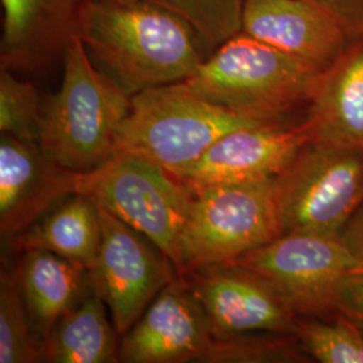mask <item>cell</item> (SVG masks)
I'll list each match as a JSON object with an SVG mask.
<instances>
[{"instance_id":"cell-1","label":"cell","mask_w":363,"mask_h":363,"mask_svg":"<svg viewBox=\"0 0 363 363\" xmlns=\"http://www.w3.org/2000/svg\"><path fill=\"white\" fill-rule=\"evenodd\" d=\"M76 35L130 97L182 82L206 60L194 27L143 0H84Z\"/></svg>"},{"instance_id":"cell-2","label":"cell","mask_w":363,"mask_h":363,"mask_svg":"<svg viewBox=\"0 0 363 363\" xmlns=\"http://www.w3.org/2000/svg\"><path fill=\"white\" fill-rule=\"evenodd\" d=\"M130 96L91 64L74 35L64 52L60 91L45 103L39 148L54 163L77 174L103 166L117 151V136Z\"/></svg>"},{"instance_id":"cell-3","label":"cell","mask_w":363,"mask_h":363,"mask_svg":"<svg viewBox=\"0 0 363 363\" xmlns=\"http://www.w3.org/2000/svg\"><path fill=\"white\" fill-rule=\"evenodd\" d=\"M322 72L240 33L218 46L182 85L241 116L280 123L310 103Z\"/></svg>"},{"instance_id":"cell-4","label":"cell","mask_w":363,"mask_h":363,"mask_svg":"<svg viewBox=\"0 0 363 363\" xmlns=\"http://www.w3.org/2000/svg\"><path fill=\"white\" fill-rule=\"evenodd\" d=\"M262 124L269 123L241 116L177 82L130 97L117 151L147 157L177 178L223 135Z\"/></svg>"},{"instance_id":"cell-5","label":"cell","mask_w":363,"mask_h":363,"mask_svg":"<svg viewBox=\"0 0 363 363\" xmlns=\"http://www.w3.org/2000/svg\"><path fill=\"white\" fill-rule=\"evenodd\" d=\"M76 194L148 237L183 274L182 234L194 196L183 182L147 157L116 151L103 166L78 174Z\"/></svg>"},{"instance_id":"cell-6","label":"cell","mask_w":363,"mask_h":363,"mask_svg":"<svg viewBox=\"0 0 363 363\" xmlns=\"http://www.w3.org/2000/svg\"><path fill=\"white\" fill-rule=\"evenodd\" d=\"M193 194L182 234L183 274L233 262L281 235L276 177L213 186Z\"/></svg>"},{"instance_id":"cell-7","label":"cell","mask_w":363,"mask_h":363,"mask_svg":"<svg viewBox=\"0 0 363 363\" xmlns=\"http://www.w3.org/2000/svg\"><path fill=\"white\" fill-rule=\"evenodd\" d=\"M281 235L337 237L363 203V151L310 142L276 177Z\"/></svg>"},{"instance_id":"cell-8","label":"cell","mask_w":363,"mask_h":363,"mask_svg":"<svg viewBox=\"0 0 363 363\" xmlns=\"http://www.w3.org/2000/svg\"><path fill=\"white\" fill-rule=\"evenodd\" d=\"M233 262L267 277L306 318L334 315L339 281L363 269V259L339 235L312 233L283 234Z\"/></svg>"},{"instance_id":"cell-9","label":"cell","mask_w":363,"mask_h":363,"mask_svg":"<svg viewBox=\"0 0 363 363\" xmlns=\"http://www.w3.org/2000/svg\"><path fill=\"white\" fill-rule=\"evenodd\" d=\"M103 229L91 289L108 307L118 335H124L157 294L181 276L172 261L143 233L99 206Z\"/></svg>"},{"instance_id":"cell-10","label":"cell","mask_w":363,"mask_h":363,"mask_svg":"<svg viewBox=\"0 0 363 363\" xmlns=\"http://www.w3.org/2000/svg\"><path fill=\"white\" fill-rule=\"evenodd\" d=\"M208 316L216 339L255 333L294 334L298 315L272 283L237 262L183 274Z\"/></svg>"},{"instance_id":"cell-11","label":"cell","mask_w":363,"mask_h":363,"mask_svg":"<svg viewBox=\"0 0 363 363\" xmlns=\"http://www.w3.org/2000/svg\"><path fill=\"white\" fill-rule=\"evenodd\" d=\"M208 316L184 276L164 286L123 335L125 363L202 362L214 345Z\"/></svg>"},{"instance_id":"cell-12","label":"cell","mask_w":363,"mask_h":363,"mask_svg":"<svg viewBox=\"0 0 363 363\" xmlns=\"http://www.w3.org/2000/svg\"><path fill=\"white\" fill-rule=\"evenodd\" d=\"M310 142L306 120L292 127L269 123L238 128L220 138L177 178L191 193L213 186L269 179L286 169Z\"/></svg>"},{"instance_id":"cell-13","label":"cell","mask_w":363,"mask_h":363,"mask_svg":"<svg viewBox=\"0 0 363 363\" xmlns=\"http://www.w3.org/2000/svg\"><path fill=\"white\" fill-rule=\"evenodd\" d=\"M77 172L64 169L42 152L38 144L11 135L0 139V233L11 241L26 232L70 195Z\"/></svg>"},{"instance_id":"cell-14","label":"cell","mask_w":363,"mask_h":363,"mask_svg":"<svg viewBox=\"0 0 363 363\" xmlns=\"http://www.w3.org/2000/svg\"><path fill=\"white\" fill-rule=\"evenodd\" d=\"M325 70L350 45L337 21L304 0H245L242 31Z\"/></svg>"},{"instance_id":"cell-15","label":"cell","mask_w":363,"mask_h":363,"mask_svg":"<svg viewBox=\"0 0 363 363\" xmlns=\"http://www.w3.org/2000/svg\"><path fill=\"white\" fill-rule=\"evenodd\" d=\"M84 0H1L3 69L33 70L45 65L76 35Z\"/></svg>"},{"instance_id":"cell-16","label":"cell","mask_w":363,"mask_h":363,"mask_svg":"<svg viewBox=\"0 0 363 363\" xmlns=\"http://www.w3.org/2000/svg\"><path fill=\"white\" fill-rule=\"evenodd\" d=\"M306 121L311 142L363 151V35L320 73Z\"/></svg>"},{"instance_id":"cell-17","label":"cell","mask_w":363,"mask_h":363,"mask_svg":"<svg viewBox=\"0 0 363 363\" xmlns=\"http://www.w3.org/2000/svg\"><path fill=\"white\" fill-rule=\"evenodd\" d=\"M16 274L42 342L55 323L91 292L89 271L48 250L23 252Z\"/></svg>"},{"instance_id":"cell-18","label":"cell","mask_w":363,"mask_h":363,"mask_svg":"<svg viewBox=\"0 0 363 363\" xmlns=\"http://www.w3.org/2000/svg\"><path fill=\"white\" fill-rule=\"evenodd\" d=\"M103 240L99 206L82 194L67 196L13 240L22 252L48 250L93 271Z\"/></svg>"},{"instance_id":"cell-19","label":"cell","mask_w":363,"mask_h":363,"mask_svg":"<svg viewBox=\"0 0 363 363\" xmlns=\"http://www.w3.org/2000/svg\"><path fill=\"white\" fill-rule=\"evenodd\" d=\"M103 298L91 294L64 315L42 342L43 362H120L116 328Z\"/></svg>"},{"instance_id":"cell-20","label":"cell","mask_w":363,"mask_h":363,"mask_svg":"<svg viewBox=\"0 0 363 363\" xmlns=\"http://www.w3.org/2000/svg\"><path fill=\"white\" fill-rule=\"evenodd\" d=\"M43 362L42 339L34 330L16 269L0 274V363Z\"/></svg>"},{"instance_id":"cell-21","label":"cell","mask_w":363,"mask_h":363,"mask_svg":"<svg viewBox=\"0 0 363 363\" xmlns=\"http://www.w3.org/2000/svg\"><path fill=\"white\" fill-rule=\"evenodd\" d=\"M294 335L318 362L363 363V334L337 312L331 315V320L328 316H298Z\"/></svg>"},{"instance_id":"cell-22","label":"cell","mask_w":363,"mask_h":363,"mask_svg":"<svg viewBox=\"0 0 363 363\" xmlns=\"http://www.w3.org/2000/svg\"><path fill=\"white\" fill-rule=\"evenodd\" d=\"M308 354L294 334L255 333L228 339H216L202 362L300 363Z\"/></svg>"},{"instance_id":"cell-23","label":"cell","mask_w":363,"mask_h":363,"mask_svg":"<svg viewBox=\"0 0 363 363\" xmlns=\"http://www.w3.org/2000/svg\"><path fill=\"white\" fill-rule=\"evenodd\" d=\"M181 16L194 27L208 49H217L242 31L245 0H143Z\"/></svg>"},{"instance_id":"cell-24","label":"cell","mask_w":363,"mask_h":363,"mask_svg":"<svg viewBox=\"0 0 363 363\" xmlns=\"http://www.w3.org/2000/svg\"><path fill=\"white\" fill-rule=\"evenodd\" d=\"M43 106L37 88L13 76L10 69L0 73V130L27 143L38 144Z\"/></svg>"},{"instance_id":"cell-25","label":"cell","mask_w":363,"mask_h":363,"mask_svg":"<svg viewBox=\"0 0 363 363\" xmlns=\"http://www.w3.org/2000/svg\"><path fill=\"white\" fill-rule=\"evenodd\" d=\"M334 310L347 318L363 334V269L339 281L334 296Z\"/></svg>"},{"instance_id":"cell-26","label":"cell","mask_w":363,"mask_h":363,"mask_svg":"<svg viewBox=\"0 0 363 363\" xmlns=\"http://www.w3.org/2000/svg\"><path fill=\"white\" fill-rule=\"evenodd\" d=\"M333 16L351 39L363 35V0H304Z\"/></svg>"},{"instance_id":"cell-27","label":"cell","mask_w":363,"mask_h":363,"mask_svg":"<svg viewBox=\"0 0 363 363\" xmlns=\"http://www.w3.org/2000/svg\"><path fill=\"white\" fill-rule=\"evenodd\" d=\"M339 237L359 259H363V203Z\"/></svg>"}]
</instances>
